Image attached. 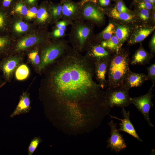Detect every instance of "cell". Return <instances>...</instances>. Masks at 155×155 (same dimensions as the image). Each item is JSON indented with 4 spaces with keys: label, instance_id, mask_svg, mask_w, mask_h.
Listing matches in <instances>:
<instances>
[{
    "label": "cell",
    "instance_id": "6da1fadb",
    "mask_svg": "<svg viewBox=\"0 0 155 155\" xmlns=\"http://www.w3.org/2000/svg\"><path fill=\"white\" fill-rule=\"evenodd\" d=\"M52 63L42 87L45 101L54 105L102 103L104 92L96 80L94 62L69 47Z\"/></svg>",
    "mask_w": 155,
    "mask_h": 155
},
{
    "label": "cell",
    "instance_id": "7a4b0ae2",
    "mask_svg": "<svg viewBox=\"0 0 155 155\" xmlns=\"http://www.w3.org/2000/svg\"><path fill=\"white\" fill-rule=\"evenodd\" d=\"M129 53L121 50L111 57L107 71V87L114 88L123 85L125 79L131 71Z\"/></svg>",
    "mask_w": 155,
    "mask_h": 155
},
{
    "label": "cell",
    "instance_id": "3957f363",
    "mask_svg": "<svg viewBox=\"0 0 155 155\" xmlns=\"http://www.w3.org/2000/svg\"><path fill=\"white\" fill-rule=\"evenodd\" d=\"M69 41L72 48L80 53L86 50L91 32L89 26L85 22L76 21L72 24Z\"/></svg>",
    "mask_w": 155,
    "mask_h": 155
},
{
    "label": "cell",
    "instance_id": "277c9868",
    "mask_svg": "<svg viewBox=\"0 0 155 155\" xmlns=\"http://www.w3.org/2000/svg\"><path fill=\"white\" fill-rule=\"evenodd\" d=\"M69 47L66 41L61 40L44 47L41 52L38 71L44 70L62 56Z\"/></svg>",
    "mask_w": 155,
    "mask_h": 155
},
{
    "label": "cell",
    "instance_id": "5b68a950",
    "mask_svg": "<svg viewBox=\"0 0 155 155\" xmlns=\"http://www.w3.org/2000/svg\"><path fill=\"white\" fill-rule=\"evenodd\" d=\"M129 89L123 86L108 89L104 92V101L108 107L115 106L124 108L131 104Z\"/></svg>",
    "mask_w": 155,
    "mask_h": 155
},
{
    "label": "cell",
    "instance_id": "8992f818",
    "mask_svg": "<svg viewBox=\"0 0 155 155\" xmlns=\"http://www.w3.org/2000/svg\"><path fill=\"white\" fill-rule=\"evenodd\" d=\"M154 86L152 85L146 94L138 97L130 98L131 104H133L141 112L148 125L152 127H154V125L150 120L149 113L150 109L154 106L152 99L154 96L152 94Z\"/></svg>",
    "mask_w": 155,
    "mask_h": 155
},
{
    "label": "cell",
    "instance_id": "52a82bcc",
    "mask_svg": "<svg viewBox=\"0 0 155 155\" xmlns=\"http://www.w3.org/2000/svg\"><path fill=\"white\" fill-rule=\"evenodd\" d=\"M110 129V137L107 141V147L111 151L118 153L125 149L127 146L123 135L117 129V124L113 120L108 123Z\"/></svg>",
    "mask_w": 155,
    "mask_h": 155
},
{
    "label": "cell",
    "instance_id": "ba28073f",
    "mask_svg": "<svg viewBox=\"0 0 155 155\" xmlns=\"http://www.w3.org/2000/svg\"><path fill=\"white\" fill-rule=\"evenodd\" d=\"M111 57L94 61L96 80L103 89L107 87L106 75Z\"/></svg>",
    "mask_w": 155,
    "mask_h": 155
},
{
    "label": "cell",
    "instance_id": "9c48e42d",
    "mask_svg": "<svg viewBox=\"0 0 155 155\" xmlns=\"http://www.w3.org/2000/svg\"><path fill=\"white\" fill-rule=\"evenodd\" d=\"M121 113L124 117L123 119H121L109 115L111 118L117 119L121 121V122L119 124L120 127L118 129L119 131L125 132L130 135L138 141L143 142V140L137 134L133 125L130 121L129 111L127 112L124 108H122Z\"/></svg>",
    "mask_w": 155,
    "mask_h": 155
},
{
    "label": "cell",
    "instance_id": "30bf717a",
    "mask_svg": "<svg viewBox=\"0 0 155 155\" xmlns=\"http://www.w3.org/2000/svg\"><path fill=\"white\" fill-rule=\"evenodd\" d=\"M20 58L11 57L5 58L0 62V69L6 81H9L12 73L20 61Z\"/></svg>",
    "mask_w": 155,
    "mask_h": 155
},
{
    "label": "cell",
    "instance_id": "8fae6325",
    "mask_svg": "<svg viewBox=\"0 0 155 155\" xmlns=\"http://www.w3.org/2000/svg\"><path fill=\"white\" fill-rule=\"evenodd\" d=\"M62 5V18L64 20L71 22L72 20L81 17V11L78 6L75 3L67 1Z\"/></svg>",
    "mask_w": 155,
    "mask_h": 155
},
{
    "label": "cell",
    "instance_id": "7c38bea8",
    "mask_svg": "<svg viewBox=\"0 0 155 155\" xmlns=\"http://www.w3.org/2000/svg\"><path fill=\"white\" fill-rule=\"evenodd\" d=\"M148 80L147 75L145 74L134 73L131 71L126 77L123 86L129 90L132 88L141 86Z\"/></svg>",
    "mask_w": 155,
    "mask_h": 155
},
{
    "label": "cell",
    "instance_id": "4fadbf2b",
    "mask_svg": "<svg viewBox=\"0 0 155 155\" xmlns=\"http://www.w3.org/2000/svg\"><path fill=\"white\" fill-rule=\"evenodd\" d=\"M31 108L29 94L23 92L20 96L19 101L16 108L10 115L12 118L17 115L29 113Z\"/></svg>",
    "mask_w": 155,
    "mask_h": 155
},
{
    "label": "cell",
    "instance_id": "5bb4252c",
    "mask_svg": "<svg viewBox=\"0 0 155 155\" xmlns=\"http://www.w3.org/2000/svg\"><path fill=\"white\" fill-rule=\"evenodd\" d=\"M86 50L87 53L86 55L94 61L111 57L108 51L100 44L88 45Z\"/></svg>",
    "mask_w": 155,
    "mask_h": 155
},
{
    "label": "cell",
    "instance_id": "9a60e30c",
    "mask_svg": "<svg viewBox=\"0 0 155 155\" xmlns=\"http://www.w3.org/2000/svg\"><path fill=\"white\" fill-rule=\"evenodd\" d=\"M81 15L84 19L96 22L100 21L103 18V14L101 12L95 7L89 4L84 7L81 11Z\"/></svg>",
    "mask_w": 155,
    "mask_h": 155
},
{
    "label": "cell",
    "instance_id": "2e32d148",
    "mask_svg": "<svg viewBox=\"0 0 155 155\" xmlns=\"http://www.w3.org/2000/svg\"><path fill=\"white\" fill-rule=\"evenodd\" d=\"M43 40L41 37L37 35L34 34L28 35L22 39L18 42L15 50L17 51L24 50L41 42Z\"/></svg>",
    "mask_w": 155,
    "mask_h": 155
},
{
    "label": "cell",
    "instance_id": "e0dca14e",
    "mask_svg": "<svg viewBox=\"0 0 155 155\" xmlns=\"http://www.w3.org/2000/svg\"><path fill=\"white\" fill-rule=\"evenodd\" d=\"M153 56L142 48L137 50L133 56L130 63L132 65H144L149 64Z\"/></svg>",
    "mask_w": 155,
    "mask_h": 155
},
{
    "label": "cell",
    "instance_id": "ac0fdd59",
    "mask_svg": "<svg viewBox=\"0 0 155 155\" xmlns=\"http://www.w3.org/2000/svg\"><path fill=\"white\" fill-rule=\"evenodd\" d=\"M100 44L104 48L115 53L119 52L121 47L119 40L115 36H112L109 39L102 41Z\"/></svg>",
    "mask_w": 155,
    "mask_h": 155
},
{
    "label": "cell",
    "instance_id": "d6986e66",
    "mask_svg": "<svg viewBox=\"0 0 155 155\" xmlns=\"http://www.w3.org/2000/svg\"><path fill=\"white\" fill-rule=\"evenodd\" d=\"M154 27L151 28H144L138 31L128 42L130 44H135L144 40L154 30Z\"/></svg>",
    "mask_w": 155,
    "mask_h": 155
},
{
    "label": "cell",
    "instance_id": "ffe728a7",
    "mask_svg": "<svg viewBox=\"0 0 155 155\" xmlns=\"http://www.w3.org/2000/svg\"><path fill=\"white\" fill-rule=\"evenodd\" d=\"M11 43V39L8 36L5 34L0 35V57L7 55Z\"/></svg>",
    "mask_w": 155,
    "mask_h": 155
},
{
    "label": "cell",
    "instance_id": "44dd1931",
    "mask_svg": "<svg viewBox=\"0 0 155 155\" xmlns=\"http://www.w3.org/2000/svg\"><path fill=\"white\" fill-rule=\"evenodd\" d=\"M51 16L50 11L45 7L42 6L38 9L36 17L38 22L44 24L48 22Z\"/></svg>",
    "mask_w": 155,
    "mask_h": 155
},
{
    "label": "cell",
    "instance_id": "7402d4cb",
    "mask_svg": "<svg viewBox=\"0 0 155 155\" xmlns=\"http://www.w3.org/2000/svg\"><path fill=\"white\" fill-rule=\"evenodd\" d=\"M129 28L125 26H119L115 31L116 36L119 40L121 46L127 39L129 34Z\"/></svg>",
    "mask_w": 155,
    "mask_h": 155
},
{
    "label": "cell",
    "instance_id": "603a6c76",
    "mask_svg": "<svg viewBox=\"0 0 155 155\" xmlns=\"http://www.w3.org/2000/svg\"><path fill=\"white\" fill-rule=\"evenodd\" d=\"M111 16L114 18L125 21H129L133 19V16L127 12H119L116 7L113 8L111 12Z\"/></svg>",
    "mask_w": 155,
    "mask_h": 155
},
{
    "label": "cell",
    "instance_id": "cb8c5ba5",
    "mask_svg": "<svg viewBox=\"0 0 155 155\" xmlns=\"http://www.w3.org/2000/svg\"><path fill=\"white\" fill-rule=\"evenodd\" d=\"M29 70L25 64L20 65L17 69L15 72V77L17 80H22L26 79L28 76Z\"/></svg>",
    "mask_w": 155,
    "mask_h": 155
},
{
    "label": "cell",
    "instance_id": "d4e9b609",
    "mask_svg": "<svg viewBox=\"0 0 155 155\" xmlns=\"http://www.w3.org/2000/svg\"><path fill=\"white\" fill-rule=\"evenodd\" d=\"M9 16L7 11L0 9V35L7 30Z\"/></svg>",
    "mask_w": 155,
    "mask_h": 155
},
{
    "label": "cell",
    "instance_id": "484cf974",
    "mask_svg": "<svg viewBox=\"0 0 155 155\" xmlns=\"http://www.w3.org/2000/svg\"><path fill=\"white\" fill-rule=\"evenodd\" d=\"M28 11L25 3L22 1H19L15 5L12 12L23 16H26Z\"/></svg>",
    "mask_w": 155,
    "mask_h": 155
},
{
    "label": "cell",
    "instance_id": "4316f807",
    "mask_svg": "<svg viewBox=\"0 0 155 155\" xmlns=\"http://www.w3.org/2000/svg\"><path fill=\"white\" fill-rule=\"evenodd\" d=\"M62 5H52L49 8V11L52 17L55 20H58L62 18Z\"/></svg>",
    "mask_w": 155,
    "mask_h": 155
},
{
    "label": "cell",
    "instance_id": "83f0119b",
    "mask_svg": "<svg viewBox=\"0 0 155 155\" xmlns=\"http://www.w3.org/2000/svg\"><path fill=\"white\" fill-rule=\"evenodd\" d=\"M41 140L39 137H35L31 140L28 146V155H32L35 152Z\"/></svg>",
    "mask_w": 155,
    "mask_h": 155
},
{
    "label": "cell",
    "instance_id": "f1b7e54d",
    "mask_svg": "<svg viewBox=\"0 0 155 155\" xmlns=\"http://www.w3.org/2000/svg\"><path fill=\"white\" fill-rule=\"evenodd\" d=\"M28 25L22 21L16 22L13 25V29L15 32L18 33H22L27 31L29 28Z\"/></svg>",
    "mask_w": 155,
    "mask_h": 155
},
{
    "label": "cell",
    "instance_id": "f546056e",
    "mask_svg": "<svg viewBox=\"0 0 155 155\" xmlns=\"http://www.w3.org/2000/svg\"><path fill=\"white\" fill-rule=\"evenodd\" d=\"M114 28L113 24L110 23L102 32V36L104 40H108L112 37L114 32Z\"/></svg>",
    "mask_w": 155,
    "mask_h": 155
},
{
    "label": "cell",
    "instance_id": "4dcf8cb0",
    "mask_svg": "<svg viewBox=\"0 0 155 155\" xmlns=\"http://www.w3.org/2000/svg\"><path fill=\"white\" fill-rule=\"evenodd\" d=\"M29 60L34 65H39L40 63V58L37 50L33 51L28 55Z\"/></svg>",
    "mask_w": 155,
    "mask_h": 155
},
{
    "label": "cell",
    "instance_id": "1f68e13d",
    "mask_svg": "<svg viewBox=\"0 0 155 155\" xmlns=\"http://www.w3.org/2000/svg\"><path fill=\"white\" fill-rule=\"evenodd\" d=\"M146 69L148 72L147 75L148 80H150L152 82V85L155 83V64L153 63L150 66L146 67Z\"/></svg>",
    "mask_w": 155,
    "mask_h": 155
},
{
    "label": "cell",
    "instance_id": "d6a6232c",
    "mask_svg": "<svg viewBox=\"0 0 155 155\" xmlns=\"http://www.w3.org/2000/svg\"><path fill=\"white\" fill-rule=\"evenodd\" d=\"M38 11V9L35 6H32L30 7L27 11V13L25 16L26 19L31 20L35 17H36Z\"/></svg>",
    "mask_w": 155,
    "mask_h": 155
},
{
    "label": "cell",
    "instance_id": "836d02e7",
    "mask_svg": "<svg viewBox=\"0 0 155 155\" xmlns=\"http://www.w3.org/2000/svg\"><path fill=\"white\" fill-rule=\"evenodd\" d=\"M13 0H1L0 9L7 11L12 3Z\"/></svg>",
    "mask_w": 155,
    "mask_h": 155
},
{
    "label": "cell",
    "instance_id": "e575fe53",
    "mask_svg": "<svg viewBox=\"0 0 155 155\" xmlns=\"http://www.w3.org/2000/svg\"><path fill=\"white\" fill-rule=\"evenodd\" d=\"M116 8L119 12H127L128 11L125 5L121 1H119L117 3Z\"/></svg>",
    "mask_w": 155,
    "mask_h": 155
},
{
    "label": "cell",
    "instance_id": "d590c367",
    "mask_svg": "<svg viewBox=\"0 0 155 155\" xmlns=\"http://www.w3.org/2000/svg\"><path fill=\"white\" fill-rule=\"evenodd\" d=\"M65 30L60 28H57L53 32V35L55 38H59L63 36L65 34Z\"/></svg>",
    "mask_w": 155,
    "mask_h": 155
},
{
    "label": "cell",
    "instance_id": "8d00e7d4",
    "mask_svg": "<svg viewBox=\"0 0 155 155\" xmlns=\"http://www.w3.org/2000/svg\"><path fill=\"white\" fill-rule=\"evenodd\" d=\"M69 21L63 20L57 22L56 24L57 28H60L65 31L66 27Z\"/></svg>",
    "mask_w": 155,
    "mask_h": 155
},
{
    "label": "cell",
    "instance_id": "74e56055",
    "mask_svg": "<svg viewBox=\"0 0 155 155\" xmlns=\"http://www.w3.org/2000/svg\"><path fill=\"white\" fill-rule=\"evenodd\" d=\"M140 18L144 20H148L149 18V12L148 10L142 9L139 14Z\"/></svg>",
    "mask_w": 155,
    "mask_h": 155
},
{
    "label": "cell",
    "instance_id": "f35d334b",
    "mask_svg": "<svg viewBox=\"0 0 155 155\" xmlns=\"http://www.w3.org/2000/svg\"><path fill=\"white\" fill-rule=\"evenodd\" d=\"M138 7L141 9H145L150 10L152 8V4L150 3L144 1L139 4Z\"/></svg>",
    "mask_w": 155,
    "mask_h": 155
},
{
    "label": "cell",
    "instance_id": "ab89813d",
    "mask_svg": "<svg viewBox=\"0 0 155 155\" xmlns=\"http://www.w3.org/2000/svg\"><path fill=\"white\" fill-rule=\"evenodd\" d=\"M150 46L151 51L154 53L155 49V36L154 35L152 37L150 41Z\"/></svg>",
    "mask_w": 155,
    "mask_h": 155
},
{
    "label": "cell",
    "instance_id": "60d3db41",
    "mask_svg": "<svg viewBox=\"0 0 155 155\" xmlns=\"http://www.w3.org/2000/svg\"><path fill=\"white\" fill-rule=\"evenodd\" d=\"M100 5L103 6H106L110 3V0H98Z\"/></svg>",
    "mask_w": 155,
    "mask_h": 155
},
{
    "label": "cell",
    "instance_id": "b9f144b4",
    "mask_svg": "<svg viewBox=\"0 0 155 155\" xmlns=\"http://www.w3.org/2000/svg\"><path fill=\"white\" fill-rule=\"evenodd\" d=\"M26 1L29 4L33 5L36 3L37 0H26Z\"/></svg>",
    "mask_w": 155,
    "mask_h": 155
},
{
    "label": "cell",
    "instance_id": "7bdbcfd3",
    "mask_svg": "<svg viewBox=\"0 0 155 155\" xmlns=\"http://www.w3.org/2000/svg\"><path fill=\"white\" fill-rule=\"evenodd\" d=\"M93 0H83L82 4H83L84 3H86V2H87L88 1H92Z\"/></svg>",
    "mask_w": 155,
    "mask_h": 155
},
{
    "label": "cell",
    "instance_id": "ee69618b",
    "mask_svg": "<svg viewBox=\"0 0 155 155\" xmlns=\"http://www.w3.org/2000/svg\"><path fill=\"white\" fill-rule=\"evenodd\" d=\"M2 84H3V83L0 79V87L2 85Z\"/></svg>",
    "mask_w": 155,
    "mask_h": 155
},
{
    "label": "cell",
    "instance_id": "f6af8a7d",
    "mask_svg": "<svg viewBox=\"0 0 155 155\" xmlns=\"http://www.w3.org/2000/svg\"><path fill=\"white\" fill-rule=\"evenodd\" d=\"M144 2H150V0H143Z\"/></svg>",
    "mask_w": 155,
    "mask_h": 155
},
{
    "label": "cell",
    "instance_id": "bcb514c9",
    "mask_svg": "<svg viewBox=\"0 0 155 155\" xmlns=\"http://www.w3.org/2000/svg\"><path fill=\"white\" fill-rule=\"evenodd\" d=\"M155 14L154 13L153 15L154 19V20H155Z\"/></svg>",
    "mask_w": 155,
    "mask_h": 155
},
{
    "label": "cell",
    "instance_id": "7dc6e473",
    "mask_svg": "<svg viewBox=\"0 0 155 155\" xmlns=\"http://www.w3.org/2000/svg\"><path fill=\"white\" fill-rule=\"evenodd\" d=\"M1 0H0V4H1Z\"/></svg>",
    "mask_w": 155,
    "mask_h": 155
},
{
    "label": "cell",
    "instance_id": "c3c4849f",
    "mask_svg": "<svg viewBox=\"0 0 155 155\" xmlns=\"http://www.w3.org/2000/svg\"></svg>",
    "mask_w": 155,
    "mask_h": 155
}]
</instances>
